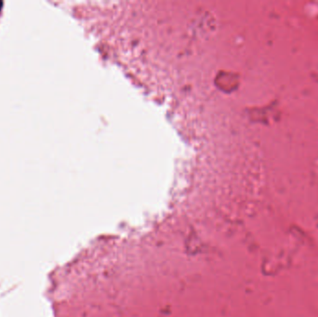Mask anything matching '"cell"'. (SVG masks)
Wrapping results in <instances>:
<instances>
[{"mask_svg": "<svg viewBox=\"0 0 318 317\" xmlns=\"http://www.w3.org/2000/svg\"><path fill=\"white\" fill-rule=\"evenodd\" d=\"M2 5H3V2H2V1H0V9H1V8H2Z\"/></svg>", "mask_w": 318, "mask_h": 317, "instance_id": "cell-1", "label": "cell"}]
</instances>
